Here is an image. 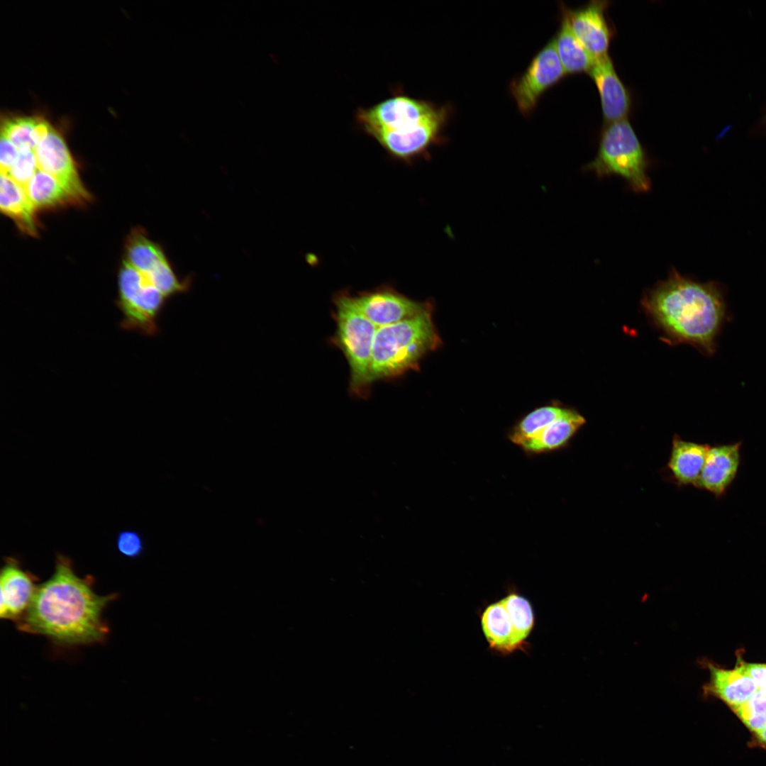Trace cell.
I'll return each instance as SVG.
<instances>
[{
  "instance_id": "3",
  "label": "cell",
  "mask_w": 766,
  "mask_h": 766,
  "mask_svg": "<svg viewBox=\"0 0 766 766\" xmlns=\"http://www.w3.org/2000/svg\"><path fill=\"white\" fill-rule=\"evenodd\" d=\"M438 342L431 309L414 318L378 328L370 365L372 383L396 379L418 369L420 360Z\"/></svg>"
},
{
  "instance_id": "4",
  "label": "cell",
  "mask_w": 766,
  "mask_h": 766,
  "mask_svg": "<svg viewBox=\"0 0 766 766\" xmlns=\"http://www.w3.org/2000/svg\"><path fill=\"white\" fill-rule=\"evenodd\" d=\"M333 303L335 330L330 341L343 353L348 364L349 392L353 396L366 399L372 385L370 365L378 328L359 311L348 291L335 293Z\"/></svg>"
},
{
  "instance_id": "22",
  "label": "cell",
  "mask_w": 766,
  "mask_h": 766,
  "mask_svg": "<svg viewBox=\"0 0 766 766\" xmlns=\"http://www.w3.org/2000/svg\"><path fill=\"white\" fill-rule=\"evenodd\" d=\"M24 189L35 211L78 204L55 177L40 170L36 172Z\"/></svg>"
},
{
  "instance_id": "11",
  "label": "cell",
  "mask_w": 766,
  "mask_h": 766,
  "mask_svg": "<svg viewBox=\"0 0 766 766\" xmlns=\"http://www.w3.org/2000/svg\"><path fill=\"white\" fill-rule=\"evenodd\" d=\"M359 311L377 328L392 325L431 309L428 303L413 300L390 285L352 294Z\"/></svg>"
},
{
  "instance_id": "20",
  "label": "cell",
  "mask_w": 766,
  "mask_h": 766,
  "mask_svg": "<svg viewBox=\"0 0 766 766\" xmlns=\"http://www.w3.org/2000/svg\"><path fill=\"white\" fill-rule=\"evenodd\" d=\"M560 26L554 38L561 64L566 74L588 73L596 59L589 53L574 34L563 8Z\"/></svg>"
},
{
  "instance_id": "31",
  "label": "cell",
  "mask_w": 766,
  "mask_h": 766,
  "mask_svg": "<svg viewBox=\"0 0 766 766\" xmlns=\"http://www.w3.org/2000/svg\"><path fill=\"white\" fill-rule=\"evenodd\" d=\"M758 739L766 744V728L756 733Z\"/></svg>"
},
{
  "instance_id": "2",
  "label": "cell",
  "mask_w": 766,
  "mask_h": 766,
  "mask_svg": "<svg viewBox=\"0 0 766 766\" xmlns=\"http://www.w3.org/2000/svg\"><path fill=\"white\" fill-rule=\"evenodd\" d=\"M643 304L672 340L691 344L707 355L726 319L722 291L715 282L701 283L672 270L645 296Z\"/></svg>"
},
{
  "instance_id": "14",
  "label": "cell",
  "mask_w": 766,
  "mask_h": 766,
  "mask_svg": "<svg viewBox=\"0 0 766 766\" xmlns=\"http://www.w3.org/2000/svg\"><path fill=\"white\" fill-rule=\"evenodd\" d=\"M588 74L597 88L604 121L608 124L627 119L632 106L631 96L609 54L596 58Z\"/></svg>"
},
{
  "instance_id": "6",
  "label": "cell",
  "mask_w": 766,
  "mask_h": 766,
  "mask_svg": "<svg viewBox=\"0 0 766 766\" xmlns=\"http://www.w3.org/2000/svg\"><path fill=\"white\" fill-rule=\"evenodd\" d=\"M575 411L557 406L535 409L511 431L510 440L528 455H538L562 448L584 423Z\"/></svg>"
},
{
  "instance_id": "23",
  "label": "cell",
  "mask_w": 766,
  "mask_h": 766,
  "mask_svg": "<svg viewBox=\"0 0 766 766\" xmlns=\"http://www.w3.org/2000/svg\"><path fill=\"white\" fill-rule=\"evenodd\" d=\"M126 255L125 260L145 275L167 261L160 246L138 229L133 231L126 240Z\"/></svg>"
},
{
  "instance_id": "17",
  "label": "cell",
  "mask_w": 766,
  "mask_h": 766,
  "mask_svg": "<svg viewBox=\"0 0 766 766\" xmlns=\"http://www.w3.org/2000/svg\"><path fill=\"white\" fill-rule=\"evenodd\" d=\"M483 634L489 647L507 655L520 650L526 651L528 643L520 640L501 600L487 605L480 615Z\"/></svg>"
},
{
  "instance_id": "1",
  "label": "cell",
  "mask_w": 766,
  "mask_h": 766,
  "mask_svg": "<svg viewBox=\"0 0 766 766\" xmlns=\"http://www.w3.org/2000/svg\"><path fill=\"white\" fill-rule=\"evenodd\" d=\"M93 584L91 577H79L71 560L58 554L53 574L38 586L28 608L16 621L18 629L60 645L103 641L109 633L103 612L116 594L99 595Z\"/></svg>"
},
{
  "instance_id": "29",
  "label": "cell",
  "mask_w": 766,
  "mask_h": 766,
  "mask_svg": "<svg viewBox=\"0 0 766 766\" xmlns=\"http://www.w3.org/2000/svg\"><path fill=\"white\" fill-rule=\"evenodd\" d=\"M20 150L4 134L1 135L0 169L1 173L8 174L16 160Z\"/></svg>"
},
{
  "instance_id": "7",
  "label": "cell",
  "mask_w": 766,
  "mask_h": 766,
  "mask_svg": "<svg viewBox=\"0 0 766 766\" xmlns=\"http://www.w3.org/2000/svg\"><path fill=\"white\" fill-rule=\"evenodd\" d=\"M117 306L121 326L145 334L157 330L155 319L165 296L142 272L124 260L118 271Z\"/></svg>"
},
{
  "instance_id": "8",
  "label": "cell",
  "mask_w": 766,
  "mask_h": 766,
  "mask_svg": "<svg viewBox=\"0 0 766 766\" xmlns=\"http://www.w3.org/2000/svg\"><path fill=\"white\" fill-rule=\"evenodd\" d=\"M436 109L433 103L411 97L396 89L389 97L372 106L357 108L355 119L359 128L370 137L379 132L404 133L417 126Z\"/></svg>"
},
{
  "instance_id": "10",
  "label": "cell",
  "mask_w": 766,
  "mask_h": 766,
  "mask_svg": "<svg viewBox=\"0 0 766 766\" xmlns=\"http://www.w3.org/2000/svg\"><path fill=\"white\" fill-rule=\"evenodd\" d=\"M448 109H437L412 130L404 133L380 132L371 135L393 159L407 164L425 157L431 146L441 140Z\"/></svg>"
},
{
  "instance_id": "16",
  "label": "cell",
  "mask_w": 766,
  "mask_h": 766,
  "mask_svg": "<svg viewBox=\"0 0 766 766\" xmlns=\"http://www.w3.org/2000/svg\"><path fill=\"white\" fill-rule=\"evenodd\" d=\"M740 443L709 448L696 487L722 494L734 479L740 462Z\"/></svg>"
},
{
  "instance_id": "24",
  "label": "cell",
  "mask_w": 766,
  "mask_h": 766,
  "mask_svg": "<svg viewBox=\"0 0 766 766\" xmlns=\"http://www.w3.org/2000/svg\"><path fill=\"white\" fill-rule=\"evenodd\" d=\"M51 128L43 119L21 117L6 120L1 127V133L10 139L19 150H35Z\"/></svg>"
},
{
  "instance_id": "25",
  "label": "cell",
  "mask_w": 766,
  "mask_h": 766,
  "mask_svg": "<svg viewBox=\"0 0 766 766\" xmlns=\"http://www.w3.org/2000/svg\"><path fill=\"white\" fill-rule=\"evenodd\" d=\"M510 617L514 628L521 640L524 643L535 626V616L528 599L516 590L510 591L501 599Z\"/></svg>"
},
{
  "instance_id": "32",
  "label": "cell",
  "mask_w": 766,
  "mask_h": 766,
  "mask_svg": "<svg viewBox=\"0 0 766 766\" xmlns=\"http://www.w3.org/2000/svg\"><path fill=\"white\" fill-rule=\"evenodd\" d=\"M765 120L766 121V113H765Z\"/></svg>"
},
{
  "instance_id": "19",
  "label": "cell",
  "mask_w": 766,
  "mask_h": 766,
  "mask_svg": "<svg viewBox=\"0 0 766 766\" xmlns=\"http://www.w3.org/2000/svg\"><path fill=\"white\" fill-rule=\"evenodd\" d=\"M0 209L23 233L35 236L37 233L35 209L25 189L8 174L1 173Z\"/></svg>"
},
{
  "instance_id": "27",
  "label": "cell",
  "mask_w": 766,
  "mask_h": 766,
  "mask_svg": "<svg viewBox=\"0 0 766 766\" xmlns=\"http://www.w3.org/2000/svg\"><path fill=\"white\" fill-rule=\"evenodd\" d=\"M38 170L35 150H20L16 160L6 174L25 187Z\"/></svg>"
},
{
  "instance_id": "30",
  "label": "cell",
  "mask_w": 766,
  "mask_h": 766,
  "mask_svg": "<svg viewBox=\"0 0 766 766\" xmlns=\"http://www.w3.org/2000/svg\"><path fill=\"white\" fill-rule=\"evenodd\" d=\"M736 667L751 677L758 688L766 691V664L748 663L738 657Z\"/></svg>"
},
{
  "instance_id": "5",
  "label": "cell",
  "mask_w": 766,
  "mask_h": 766,
  "mask_svg": "<svg viewBox=\"0 0 766 766\" xmlns=\"http://www.w3.org/2000/svg\"><path fill=\"white\" fill-rule=\"evenodd\" d=\"M645 152L627 119L608 123L603 129L596 157L585 167L599 177L618 175L635 192L650 189Z\"/></svg>"
},
{
  "instance_id": "26",
  "label": "cell",
  "mask_w": 766,
  "mask_h": 766,
  "mask_svg": "<svg viewBox=\"0 0 766 766\" xmlns=\"http://www.w3.org/2000/svg\"><path fill=\"white\" fill-rule=\"evenodd\" d=\"M731 709L751 731L766 728L765 690L758 688L746 701Z\"/></svg>"
},
{
  "instance_id": "9",
  "label": "cell",
  "mask_w": 766,
  "mask_h": 766,
  "mask_svg": "<svg viewBox=\"0 0 766 766\" xmlns=\"http://www.w3.org/2000/svg\"><path fill=\"white\" fill-rule=\"evenodd\" d=\"M566 74L553 38L535 56L526 72L511 83L510 91L521 113L532 112L543 93Z\"/></svg>"
},
{
  "instance_id": "15",
  "label": "cell",
  "mask_w": 766,
  "mask_h": 766,
  "mask_svg": "<svg viewBox=\"0 0 766 766\" xmlns=\"http://www.w3.org/2000/svg\"><path fill=\"white\" fill-rule=\"evenodd\" d=\"M36 579L16 559H5L0 575L1 618L16 621L23 615L36 592Z\"/></svg>"
},
{
  "instance_id": "13",
  "label": "cell",
  "mask_w": 766,
  "mask_h": 766,
  "mask_svg": "<svg viewBox=\"0 0 766 766\" xmlns=\"http://www.w3.org/2000/svg\"><path fill=\"white\" fill-rule=\"evenodd\" d=\"M609 1L594 0L576 9L562 6L570 28L595 59L608 55L613 30L606 15Z\"/></svg>"
},
{
  "instance_id": "21",
  "label": "cell",
  "mask_w": 766,
  "mask_h": 766,
  "mask_svg": "<svg viewBox=\"0 0 766 766\" xmlns=\"http://www.w3.org/2000/svg\"><path fill=\"white\" fill-rule=\"evenodd\" d=\"M709 448L677 438L674 440L669 467L680 483L696 486Z\"/></svg>"
},
{
  "instance_id": "18",
  "label": "cell",
  "mask_w": 766,
  "mask_h": 766,
  "mask_svg": "<svg viewBox=\"0 0 766 766\" xmlns=\"http://www.w3.org/2000/svg\"><path fill=\"white\" fill-rule=\"evenodd\" d=\"M710 672V681L704 687L705 692L718 696L731 708L746 701L758 689L755 681L736 667L724 670L709 662H701Z\"/></svg>"
},
{
  "instance_id": "28",
  "label": "cell",
  "mask_w": 766,
  "mask_h": 766,
  "mask_svg": "<svg viewBox=\"0 0 766 766\" xmlns=\"http://www.w3.org/2000/svg\"><path fill=\"white\" fill-rule=\"evenodd\" d=\"M116 546L121 555L131 559L140 557L145 549L141 535L133 530L119 532L116 538Z\"/></svg>"
},
{
  "instance_id": "12",
  "label": "cell",
  "mask_w": 766,
  "mask_h": 766,
  "mask_svg": "<svg viewBox=\"0 0 766 766\" xmlns=\"http://www.w3.org/2000/svg\"><path fill=\"white\" fill-rule=\"evenodd\" d=\"M35 153L38 170L55 177L78 204L90 200L91 195L81 179L65 140L52 127L39 142Z\"/></svg>"
}]
</instances>
